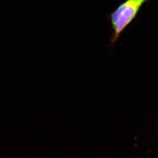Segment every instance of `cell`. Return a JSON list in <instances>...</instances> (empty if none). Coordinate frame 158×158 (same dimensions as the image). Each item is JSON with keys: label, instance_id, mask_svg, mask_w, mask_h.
<instances>
[{"label": "cell", "instance_id": "6da1fadb", "mask_svg": "<svg viewBox=\"0 0 158 158\" xmlns=\"http://www.w3.org/2000/svg\"><path fill=\"white\" fill-rule=\"evenodd\" d=\"M149 0H125L108 15L113 31L110 42L114 45L131 23L134 20L142 6Z\"/></svg>", "mask_w": 158, "mask_h": 158}]
</instances>
